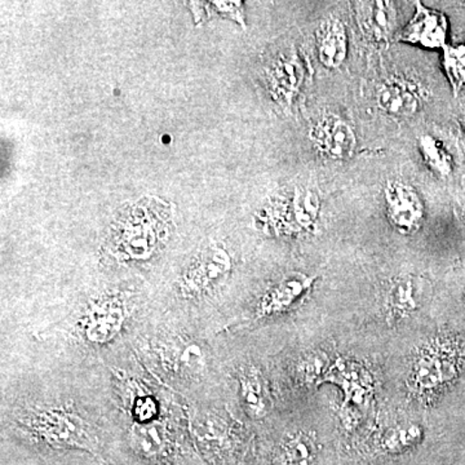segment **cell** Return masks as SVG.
<instances>
[{
    "label": "cell",
    "instance_id": "obj_10",
    "mask_svg": "<svg viewBox=\"0 0 465 465\" xmlns=\"http://www.w3.org/2000/svg\"><path fill=\"white\" fill-rule=\"evenodd\" d=\"M304 78V66L300 63L295 51L278 58L269 72V85L274 100L284 106H290L298 97Z\"/></svg>",
    "mask_w": 465,
    "mask_h": 465
},
{
    "label": "cell",
    "instance_id": "obj_22",
    "mask_svg": "<svg viewBox=\"0 0 465 465\" xmlns=\"http://www.w3.org/2000/svg\"><path fill=\"white\" fill-rule=\"evenodd\" d=\"M213 5H216V7L222 11V14H224L226 16L232 17V20L237 21L242 27L246 26L241 2H219L213 3Z\"/></svg>",
    "mask_w": 465,
    "mask_h": 465
},
{
    "label": "cell",
    "instance_id": "obj_24",
    "mask_svg": "<svg viewBox=\"0 0 465 465\" xmlns=\"http://www.w3.org/2000/svg\"><path fill=\"white\" fill-rule=\"evenodd\" d=\"M461 125H463V130L465 133V115L463 116V121H461Z\"/></svg>",
    "mask_w": 465,
    "mask_h": 465
},
{
    "label": "cell",
    "instance_id": "obj_4",
    "mask_svg": "<svg viewBox=\"0 0 465 465\" xmlns=\"http://www.w3.org/2000/svg\"><path fill=\"white\" fill-rule=\"evenodd\" d=\"M382 197L390 224L400 234L411 235L421 228L425 208L415 188L403 182H390L385 185Z\"/></svg>",
    "mask_w": 465,
    "mask_h": 465
},
{
    "label": "cell",
    "instance_id": "obj_17",
    "mask_svg": "<svg viewBox=\"0 0 465 465\" xmlns=\"http://www.w3.org/2000/svg\"><path fill=\"white\" fill-rule=\"evenodd\" d=\"M418 148L424 163L437 176L448 177L449 174H451L454 161L440 140L434 137L433 134H421L418 137Z\"/></svg>",
    "mask_w": 465,
    "mask_h": 465
},
{
    "label": "cell",
    "instance_id": "obj_21",
    "mask_svg": "<svg viewBox=\"0 0 465 465\" xmlns=\"http://www.w3.org/2000/svg\"><path fill=\"white\" fill-rule=\"evenodd\" d=\"M157 415V406L152 399H140L134 406V416L140 424L148 423Z\"/></svg>",
    "mask_w": 465,
    "mask_h": 465
},
{
    "label": "cell",
    "instance_id": "obj_20",
    "mask_svg": "<svg viewBox=\"0 0 465 465\" xmlns=\"http://www.w3.org/2000/svg\"><path fill=\"white\" fill-rule=\"evenodd\" d=\"M424 430L421 425L411 423L391 428L382 439V448L391 454L415 448L423 440Z\"/></svg>",
    "mask_w": 465,
    "mask_h": 465
},
{
    "label": "cell",
    "instance_id": "obj_6",
    "mask_svg": "<svg viewBox=\"0 0 465 465\" xmlns=\"http://www.w3.org/2000/svg\"><path fill=\"white\" fill-rule=\"evenodd\" d=\"M415 9L414 17L400 34L399 41L430 50L445 47L448 45V17L436 9L425 7L420 2H415Z\"/></svg>",
    "mask_w": 465,
    "mask_h": 465
},
{
    "label": "cell",
    "instance_id": "obj_9",
    "mask_svg": "<svg viewBox=\"0 0 465 465\" xmlns=\"http://www.w3.org/2000/svg\"><path fill=\"white\" fill-rule=\"evenodd\" d=\"M125 321L124 304L119 300L101 302L85 314L84 333L88 341L105 344L121 332Z\"/></svg>",
    "mask_w": 465,
    "mask_h": 465
},
{
    "label": "cell",
    "instance_id": "obj_13",
    "mask_svg": "<svg viewBox=\"0 0 465 465\" xmlns=\"http://www.w3.org/2000/svg\"><path fill=\"white\" fill-rule=\"evenodd\" d=\"M232 268L231 258L223 249H211L185 277V289L189 292H202L222 283Z\"/></svg>",
    "mask_w": 465,
    "mask_h": 465
},
{
    "label": "cell",
    "instance_id": "obj_3",
    "mask_svg": "<svg viewBox=\"0 0 465 465\" xmlns=\"http://www.w3.org/2000/svg\"><path fill=\"white\" fill-rule=\"evenodd\" d=\"M29 423L34 432L52 445L84 448L90 440L84 419L67 410L45 409L35 411Z\"/></svg>",
    "mask_w": 465,
    "mask_h": 465
},
{
    "label": "cell",
    "instance_id": "obj_12",
    "mask_svg": "<svg viewBox=\"0 0 465 465\" xmlns=\"http://www.w3.org/2000/svg\"><path fill=\"white\" fill-rule=\"evenodd\" d=\"M318 58L327 69H338L348 54V34L339 17L324 18L316 32Z\"/></svg>",
    "mask_w": 465,
    "mask_h": 465
},
{
    "label": "cell",
    "instance_id": "obj_15",
    "mask_svg": "<svg viewBox=\"0 0 465 465\" xmlns=\"http://www.w3.org/2000/svg\"><path fill=\"white\" fill-rule=\"evenodd\" d=\"M238 381H240L242 403L249 415L255 419L265 416L268 412V400H266L264 381L258 369L250 367V369L242 370Z\"/></svg>",
    "mask_w": 465,
    "mask_h": 465
},
{
    "label": "cell",
    "instance_id": "obj_1",
    "mask_svg": "<svg viewBox=\"0 0 465 465\" xmlns=\"http://www.w3.org/2000/svg\"><path fill=\"white\" fill-rule=\"evenodd\" d=\"M321 213L317 189L296 186L272 202L265 210L269 224L281 234H308L316 228Z\"/></svg>",
    "mask_w": 465,
    "mask_h": 465
},
{
    "label": "cell",
    "instance_id": "obj_14",
    "mask_svg": "<svg viewBox=\"0 0 465 465\" xmlns=\"http://www.w3.org/2000/svg\"><path fill=\"white\" fill-rule=\"evenodd\" d=\"M420 305L419 287L410 275L391 281L385 293L384 307L388 317L393 320L409 317Z\"/></svg>",
    "mask_w": 465,
    "mask_h": 465
},
{
    "label": "cell",
    "instance_id": "obj_2",
    "mask_svg": "<svg viewBox=\"0 0 465 465\" xmlns=\"http://www.w3.org/2000/svg\"><path fill=\"white\" fill-rule=\"evenodd\" d=\"M461 342L446 341L423 354L416 362L415 384L423 391H439L458 378L465 361V349Z\"/></svg>",
    "mask_w": 465,
    "mask_h": 465
},
{
    "label": "cell",
    "instance_id": "obj_11",
    "mask_svg": "<svg viewBox=\"0 0 465 465\" xmlns=\"http://www.w3.org/2000/svg\"><path fill=\"white\" fill-rule=\"evenodd\" d=\"M357 23L370 41H391L397 26V14L390 2H361L357 5Z\"/></svg>",
    "mask_w": 465,
    "mask_h": 465
},
{
    "label": "cell",
    "instance_id": "obj_23",
    "mask_svg": "<svg viewBox=\"0 0 465 465\" xmlns=\"http://www.w3.org/2000/svg\"><path fill=\"white\" fill-rule=\"evenodd\" d=\"M323 358L324 357H318V354H314V356H309L307 360L302 362V369L300 370H302L305 378H311V376L320 374L323 367Z\"/></svg>",
    "mask_w": 465,
    "mask_h": 465
},
{
    "label": "cell",
    "instance_id": "obj_7",
    "mask_svg": "<svg viewBox=\"0 0 465 465\" xmlns=\"http://www.w3.org/2000/svg\"><path fill=\"white\" fill-rule=\"evenodd\" d=\"M423 91V87L415 82L391 76L379 85L376 103L387 114L409 118L420 109Z\"/></svg>",
    "mask_w": 465,
    "mask_h": 465
},
{
    "label": "cell",
    "instance_id": "obj_5",
    "mask_svg": "<svg viewBox=\"0 0 465 465\" xmlns=\"http://www.w3.org/2000/svg\"><path fill=\"white\" fill-rule=\"evenodd\" d=\"M309 139L323 157L347 161L357 150V134L353 127L336 115H324L312 125Z\"/></svg>",
    "mask_w": 465,
    "mask_h": 465
},
{
    "label": "cell",
    "instance_id": "obj_16",
    "mask_svg": "<svg viewBox=\"0 0 465 465\" xmlns=\"http://www.w3.org/2000/svg\"><path fill=\"white\" fill-rule=\"evenodd\" d=\"M316 457V440L309 433L292 434L281 446L280 459L283 465H312Z\"/></svg>",
    "mask_w": 465,
    "mask_h": 465
},
{
    "label": "cell",
    "instance_id": "obj_18",
    "mask_svg": "<svg viewBox=\"0 0 465 465\" xmlns=\"http://www.w3.org/2000/svg\"><path fill=\"white\" fill-rule=\"evenodd\" d=\"M442 66L451 85L452 92L458 96L465 87V35L442 48Z\"/></svg>",
    "mask_w": 465,
    "mask_h": 465
},
{
    "label": "cell",
    "instance_id": "obj_8",
    "mask_svg": "<svg viewBox=\"0 0 465 465\" xmlns=\"http://www.w3.org/2000/svg\"><path fill=\"white\" fill-rule=\"evenodd\" d=\"M317 277L304 273L286 275L262 296L256 308V318L277 316L292 308L313 287Z\"/></svg>",
    "mask_w": 465,
    "mask_h": 465
},
{
    "label": "cell",
    "instance_id": "obj_19",
    "mask_svg": "<svg viewBox=\"0 0 465 465\" xmlns=\"http://www.w3.org/2000/svg\"><path fill=\"white\" fill-rule=\"evenodd\" d=\"M131 440H133L134 448L146 457H155V455L161 454L166 446L163 430L155 424L139 423L134 425Z\"/></svg>",
    "mask_w": 465,
    "mask_h": 465
},
{
    "label": "cell",
    "instance_id": "obj_25",
    "mask_svg": "<svg viewBox=\"0 0 465 465\" xmlns=\"http://www.w3.org/2000/svg\"><path fill=\"white\" fill-rule=\"evenodd\" d=\"M463 302H464V305H465V289L463 291Z\"/></svg>",
    "mask_w": 465,
    "mask_h": 465
}]
</instances>
